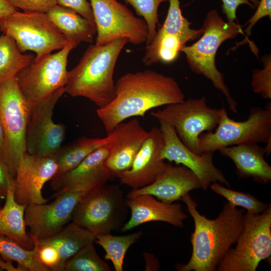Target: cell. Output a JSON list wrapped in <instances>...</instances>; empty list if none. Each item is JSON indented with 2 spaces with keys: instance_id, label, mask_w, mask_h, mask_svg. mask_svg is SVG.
Masks as SVG:
<instances>
[{
  "instance_id": "6da1fadb",
  "label": "cell",
  "mask_w": 271,
  "mask_h": 271,
  "mask_svg": "<svg viewBox=\"0 0 271 271\" xmlns=\"http://www.w3.org/2000/svg\"><path fill=\"white\" fill-rule=\"evenodd\" d=\"M184 100L185 95L174 78L146 69L120 77L115 83L113 99L98 108L96 113L109 133L127 118L144 117L151 109Z\"/></svg>"
},
{
  "instance_id": "7a4b0ae2",
  "label": "cell",
  "mask_w": 271,
  "mask_h": 271,
  "mask_svg": "<svg viewBox=\"0 0 271 271\" xmlns=\"http://www.w3.org/2000/svg\"><path fill=\"white\" fill-rule=\"evenodd\" d=\"M193 219L194 230L190 241L191 257L186 263H177L178 271H215L241 233L244 222L243 209L225 202L217 218L210 219L197 209V204L189 193L180 199Z\"/></svg>"
},
{
  "instance_id": "3957f363",
  "label": "cell",
  "mask_w": 271,
  "mask_h": 271,
  "mask_svg": "<svg viewBox=\"0 0 271 271\" xmlns=\"http://www.w3.org/2000/svg\"><path fill=\"white\" fill-rule=\"evenodd\" d=\"M126 38L102 45H90L77 65L69 71L65 91L73 97H83L98 108L107 105L115 95L114 68Z\"/></svg>"
},
{
  "instance_id": "277c9868",
  "label": "cell",
  "mask_w": 271,
  "mask_h": 271,
  "mask_svg": "<svg viewBox=\"0 0 271 271\" xmlns=\"http://www.w3.org/2000/svg\"><path fill=\"white\" fill-rule=\"evenodd\" d=\"M203 33L197 42L185 46L181 52L186 55L192 71L210 80L214 87L225 97L230 110L237 112V103L226 85L223 73L217 68L215 58L220 45L226 40L243 34L242 26L236 22H225L217 11L212 10L207 14L202 28Z\"/></svg>"
},
{
  "instance_id": "5b68a950",
  "label": "cell",
  "mask_w": 271,
  "mask_h": 271,
  "mask_svg": "<svg viewBox=\"0 0 271 271\" xmlns=\"http://www.w3.org/2000/svg\"><path fill=\"white\" fill-rule=\"evenodd\" d=\"M214 131L202 133L198 139L200 151L212 152L229 146L246 144H266L271 141V104L264 108H250L247 118L235 121L230 118L224 107L221 108L220 118Z\"/></svg>"
},
{
  "instance_id": "8992f818",
  "label": "cell",
  "mask_w": 271,
  "mask_h": 271,
  "mask_svg": "<svg viewBox=\"0 0 271 271\" xmlns=\"http://www.w3.org/2000/svg\"><path fill=\"white\" fill-rule=\"evenodd\" d=\"M216 271H255L271 255V205L263 212L244 213L243 230Z\"/></svg>"
},
{
  "instance_id": "52a82bcc",
  "label": "cell",
  "mask_w": 271,
  "mask_h": 271,
  "mask_svg": "<svg viewBox=\"0 0 271 271\" xmlns=\"http://www.w3.org/2000/svg\"><path fill=\"white\" fill-rule=\"evenodd\" d=\"M30 110L16 76L0 85V123L4 137L0 154L14 178L20 160L27 152L25 136Z\"/></svg>"
},
{
  "instance_id": "ba28073f",
  "label": "cell",
  "mask_w": 271,
  "mask_h": 271,
  "mask_svg": "<svg viewBox=\"0 0 271 271\" xmlns=\"http://www.w3.org/2000/svg\"><path fill=\"white\" fill-rule=\"evenodd\" d=\"M0 31L14 39L21 52H35L36 59L59 50L70 42L45 13L17 10L0 19Z\"/></svg>"
},
{
  "instance_id": "9c48e42d",
  "label": "cell",
  "mask_w": 271,
  "mask_h": 271,
  "mask_svg": "<svg viewBox=\"0 0 271 271\" xmlns=\"http://www.w3.org/2000/svg\"><path fill=\"white\" fill-rule=\"evenodd\" d=\"M77 46L70 42L55 53L35 57L17 74L19 88L30 106L65 88L69 75L68 57Z\"/></svg>"
},
{
  "instance_id": "30bf717a",
  "label": "cell",
  "mask_w": 271,
  "mask_h": 271,
  "mask_svg": "<svg viewBox=\"0 0 271 271\" xmlns=\"http://www.w3.org/2000/svg\"><path fill=\"white\" fill-rule=\"evenodd\" d=\"M127 208L119 187L105 185L82 196L73 210L71 220L96 234L110 233L121 228Z\"/></svg>"
},
{
  "instance_id": "8fae6325",
  "label": "cell",
  "mask_w": 271,
  "mask_h": 271,
  "mask_svg": "<svg viewBox=\"0 0 271 271\" xmlns=\"http://www.w3.org/2000/svg\"><path fill=\"white\" fill-rule=\"evenodd\" d=\"M221 108L208 106L205 97L189 98L180 102L166 105L163 109L151 111V115L158 120L172 125L181 141L198 155L202 153L198 146L200 135L212 131L220 118Z\"/></svg>"
},
{
  "instance_id": "7c38bea8",
  "label": "cell",
  "mask_w": 271,
  "mask_h": 271,
  "mask_svg": "<svg viewBox=\"0 0 271 271\" xmlns=\"http://www.w3.org/2000/svg\"><path fill=\"white\" fill-rule=\"evenodd\" d=\"M96 29L95 44L125 38L132 44L146 43L148 31L143 19L137 17L117 0H90Z\"/></svg>"
},
{
  "instance_id": "4fadbf2b",
  "label": "cell",
  "mask_w": 271,
  "mask_h": 271,
  "mask_svg": "<svg viewBox=\"0 0 271 271\" xmlns=\"http://www.w3.org/2000/svg\"><path fill=\"white\" fill-rule=\"evenodd\" d=\"M169 2V7L163 25L146 47L142 60L147 66L174 62L186 43L199 39L203 33L202 28L196 30L190 28L191 23L183 16L179 0Z\"/></svg>"
},
{
  "instance_id": "5bb4252c",
  "label": "cell",
  "mask_w": 271,
  "mask_h": 271,
  "mask_svg": "<svg viewBox=\"0 0 271 271\" xmlns=\"http://www.w3.org/2000/svg\"><path fill=\"white\" fill-rule=\"evenodd\" d=\"M65 93L61 89L47 98L30 106L25 136L27 153L40 157H51L61 147L65 126L52 119L54 107Z\"/></svg>"
},
{
  "instance_id": "9a60e30c",
  "label": "cell",
  "mask_w": 271,
  "mask_h": 271,
  "mask_svg": "<svg viewBox=\"0 0 271 271\" xmlns=\"http://www.w3.org/2000/svg\"><path fill=\"white\" fill-rule=\"evenodd\" d=\"M158 121L164 140V147L161 154L164 160L174 162L191 170L198 179L204 191L215 182L230 187L229 182L222 171L213 163L214 153H203L201 155L195 153L181 141L172 125L163 120Z\"/></svg>"
},
{
  "instance_id": "2e32d148",
  "label": "cell",
  "mask_w": 271,
  "mask_h": 271,
  "mask_svg": "<svg viewBox=\"0 0 271 271\" xmlns=\"http://www.w3.org/2000/svg\"><path fill=\"white\" fill-rule=\"evenodd\" d=\"M85 193L80 191L64 192L50 203L27 206L24 217L26 226L30 228L29 234L45 238L59 232L71 220L75 206Z\"/></svg>"
},
{
  "instance_id": "e0dca14e",
  "label": "cell",
  "mask_w": 271,
  "mask_h": 271,
  "mask_svg": "<svg viewBox=\"0 0 271 271\" xmlns=\"http://www.w3.org/2000/svg\"><path fill=\"white\" fill-rule=\"evenodd\" d=\"M54 156L40 157L25 153L19 162L14 183L16 201L22 205L42 204L48 200L44 198L42 189L57 170Z\"/></svg>"
},
{
  "instance_id": "ac0fdd59",
  "label": "cell",
  "mask_w": 271,
  "mask_h": 271,
  "mask_svg": "<svg viewBox=\"0 0 271 271\" xmlns=\"http://www.w3.org/2000/svg\"><path fill=\"white\" fill-rule=\"evenodd\" d=\"M109 142L90 154L75 168L53 178L50 184L54 193L51 198L67 191L87 193L106 185L112 175L104 164L110 151Z\"/></svg>"
},
{
  "instance_id": "d6986e66",
  "label": "cell",
  "mask_w": 271,
  "mask_h": 271,
  "mask_svg": "<svg viewBox=\"0 0 271 271\" xmlns=\"http://www.w3.org/2000/svg\"><path fill=\"white\" fill-rule=\"evenodd\" d=\"M164 140L160 128L152 127L138 153L130 168L115 173L121 184L139 189L153 183L165 170L161 157Z\"/></svg>"
},
{
  "instance_id": "ffe728a7",
  "label": "cell",
  "mask_w": 271,
  "mask_h": 271,
  "mask_svg": "<svg viewBox=\"0 0 271 271\" xmlns=\"http://www.w3.org/2000/svg\"><path fill=\"white\" fill-rule=\"evenodd\" d=\"M110 133V151L104 164L114 175L130 168L148 131L138 119H133L119 123Z\"/></svg>"
},
{
  "instance_id": "44dd1931",
  "label": "cell",
  "mask_w": 271,
  "mask_h": 271,
  "mask_svg": "<svg viewBox=\"0 0 271 271\" xmlns=\"http://www.w3.org/2000/svg\"><path fill=\"white\" fill-rule=\"evenodd\" d=\"M201 189L200 182L194 173L187 167L167 164L165 171L151 184L144 187L132 189L127 198L149 194L166 203L180 200L190 191Z\"/></svg>"
},
{
  "instance_id": "7402d4cb",
  "label": "cell",
  "mask_w": 271,
  "mask_h": 271,
  "mask_svg": "<svg viewBox=\"0 0 271 271\" xmlns=\"http://www.w3.org/2000/svg\"><path fill=\"white\" fill-rule=\"evenodd\" d=\"M126 205L130 210L129 219L122 226L121 231L130 230L142 224L152 221H161L179 228L184 226L183 221L188 216L179 203H166L157 200L154 196L143 194L127 198Z\"/></svg>"
},
{
  "instance_id": "603a6c76",
  "label": "cell",
  "mask_w": 271,
  "mask_h": 271,
  "mask_svg": "<svg viewBox=\"0 0 271 271\" xmlns=\"http://www.w3.org/2000/svg\"><path fill=\"white\" fill-rule=\"evenodd\" d=\"M218 151L233 162L239 178H251L254 182L262 185L270 182L271 166L265 159L264 148L258 144L229 146Z\"/></svg>"
},
{
  "instance_id": "cb8c5ba5",
  "label": "cell",
  "mask_w": 271,
  "mask_h": 271,
  "mask_svg": "<svg viewBox=\"0 0 271 271\" xmlns=\"http://www.w3.org/2000/svg\"><path fill=\"white\" fill-rule=\"evenodd\" d=\"M46 15L69 42L77 45L81 42H93L96 35L95 25L73 10L57 4Z\"/></svg>"
},
{
  "instance_id": "d4e9b609",
  "label": "cell",
  "mask_w": 271,
  "mask_h": 271,
  "mask_svg": "<svg viewBox=\"0 0 271 271\" xmlns=\"http://www.w3.org/2000/svg\"><path fill=\"white\" fill-rule=\"evenodd\" d=\"M14 183L10 186L6 202L0 211V235L10 238L27 249H32L34 243L26 231L25 211L26 206L18 203L14 195Z\"/></svg>"
},
{
  "instance_id": "484cf974",
  "label": "cell",
  "mask_w": 271,
  "mask_h": 271,
  "mask_svg": "<svg viewBox=\"0 0 271 271\" xmlns=\"http://www.w3.org/2000/svg\"><path fill=\"white\" fill-rule=\"evenodd\" d=\"M96 234L72 221L56 234L39 238L44 243L52 245L58 250L63 271L66 262L86 244L94 242Z\"/></svg>"
},
{
  "instance_id": "4316f807",
  "label": "cell",
  "mask_w": 271,
  "mask_h": 271,
  "mask_svg": "<svg viewBox=\"0 0 271 271\" xmlns=\"http://www.w3.org/2000/svg\"><path fill=\"white\" fill-rule=\"evenodd\" d=\"M111 137L110 132L103 138L82 137L67 146L61 147L54 155L58 166L54 177L76 167L90 154L108 143Z\"/></svg>"
},
{
  "instance_id": "83f0119b",
  "label": "cell",
  "mask_w": 271,
  "mask_h": 271,
  "mask_svg": "<svg viewBox=\"0 0 271 271\" xmlns=\"http://www.w3.org/2000/svg\"><path fill=\"white\" fill-rule=\"evenodd\" d=\"M35 57L21 52L14 39L3 33L0 36V85L16 76Z\"/></svg>"
},
{
  "instance_id": "f1b7e54d",
  "label": "cell",
  "mask_w": 271,
  "mask_h": 271,
  "mask_svg": "<svg viewBox=\"0 0 271 271\" xmlns=\"http://www.w3.org/2000/svg\"><path fill=\"white\" fill-rule=\"evenodd\" d=\"M143 231L126 235L115 236L110 233L96 234L95 242L105 251L104 258L110 260L115 271H122L125 255L128 248L142 236Z\"/></svg>"
},
{
  "instance_id": "f546056e",
  "label": "cell",
  "mask_w": 271,
  "mask_h": 271,
  "mask_svg": "<svg viewBox=\"0 0 271 271\" xmlns=\"http://www.w3.org/2000/svg\"><path fill=\"white\" fill-rule=\"evenodd\" d=\"M0 255L4 260L14 261L29 271H50L39 260L36 250L27 249L8 237L0 235Z\"/></svg>"
},
{
  "instance_id": "4dcf8cb0",
  "label": "cell",
  "mask_w": 271,
  "mask_h": 271,
  "mask_svg": "<svg viewBox=\"0 0 271 271\" xmlns=\"http://www.w3.org/2000/svg\"><path fill=\"white\" fill-rule=\"evenodd\" d=\"M94 242L89 243L65 263L63 271H110L108 264L98 255Z\"/></svg>"
},
{
  "instance_id": "1f68e13d",
  "label": "cell",
  "mask_w": 271,
  "mask_h": 271,
  "mask_svg": "<svg viewBox=\"0 0 271 271\" xmlns=\"http://www.w3.org/2000/svg\"><path fill=\"white\" fill-rule=\"evenodd\" d=\"M210 187L213 192L225 198L233 206L242 207L251 213H260L265 210L269 205L249 193L230 189L218 182L212 183Z\"/></svg>"
},
{
  "instance_id": "d6a6232c",
  "label": "cell",
  "mask_w": 271,
  "mask_h": 271,
  "mask_svg": "<svg viewBox=\"0 0 271 271\" xmlns=\"http://www.w3.org/2000/svg\"><path fill=\"white\" fill-rule=\"evenodd\" d=\"M130 5L138 15L143 18L147 26L148 34L146 46H148L155 38L159 25L158 8L163 2L169 0H124Z\"/></svg>"
},
{
  "instance_id": "836d02e7",
  "label": "cell",
  "mask_w": 271,
  "mask_h": 271,
  "mask_svg": "<svg viewBox=\"0 0 271 271\" xmlns=\"http://www.w3.org/2000/svg\"><path fill=\"white\" fill-rule=\"evenodd\" d=\"M264 67L252 71L251 85L253 91L263 99H271V58L264 55L262 59Z\"/></svg>"
},
{
  "instance_id": "e575fe53",
  "label": "cell",
  "mask_w": 271,
  "mask_h": 271,
  "mask_svg": "<svg viewBox=\"0 0 271 271\" xmlns=\"http://www.w3.org/2000/svg\"><path fill=\"white\" fill-rule=\"evenodd\" d=\"M40 261L50 271H63L60 257L57 249L52 245L40 241L38 238L30 234Z\"/></svg>"
},
{
  "instance_id": "d590c367",
  "label": "cell",
  "mask_w": 271,
  "mask_h": 271,
  "mask_svg": "<svg viewBox=\"0 0 271 271\" xmlns=\"http://www.w3.org/2000/svg\"><path fill=\"white\" fill-rule=\"evenodd\" d=\"M16 9L23 12L46 14L57 4V0H7Z\"/></svg>"
},
{
  "instance_id": "8d00e7d4",
  "label": "cell",
  "mask_w": 271,
  "mask_h": 271,
  "mask_svg": "<svg viewBox=\"0 0 271 271\" xmlns=\"http://www.w3.org/2000/svg\"><path fill=\"white\" fill-rule=\"evenodd\" d=\"M57 2L58 5L73 10L95 24L91 7L87 0H57Z\"/></svg>"
},
{
  "instance_id": "74e56055",
  "label": "cell",
  "mask_w": 271,
  "mask_h": 271,
  "mask_svg": "<svg viewBox=\"0 0 271 271\" xmlns=\"http://www.w3.org/2000/svg\"><path fill=\"white\" fill-rule=\"evenodd\" d=\"M223 13L225 15L228 22L237 21L236 11L238 7L242 4H246L252 9L257 7L259 0H221Z\"/></svg>"
},
{
  "instance_id": "f35d334b",
  "label": "cell",
  "mask_w": 271,
  "mask_h": 271,
  "mask_svg": "<svg viewBox=\"0 0 271 271\" xmlns=\"http://www.w3.org/2000/svg\"><path fill=\"white\" fill-rule=\"evenodd\" d=\"M268 17L271 19V0H260L254 15L247 21L245 25H247L244 30L247 36H249L252 28L260 19Z\"/></svg>"
},
{
  "instance_id": "ab89813d",
  "label": "cell",
  "mask_w": 271,
  "mask_h": 271,
  "mask_svg": "<svg viewBox=\"0 0 271 271\" xmlns=\"http://www.w3.org/2000/svg\"><path fill=\"white\" fill-rule=\"evenodd\" d=\"M14 180L15 178L0 154V197H6L10 186L14 182Z\"/></svg>"
},
{
  "instance_id": "60d3db41",
  "label": "cell",
  "mask_w": 271,
  "mask_h": 271,
  "mask_svg": "<svg viewBox=\"0 0 271 271\" xmlns=\"http://www.w3.org/2000/svg\"><path fill=\"white\" fill-rule=\"evenodd\" d=\"M144 258L146 262V270H158L160 268V262L156 256L150 253H145Z\"/></svg>"
},
{
  "instance_id": "b9f144b4",
  "label": "cell",
  "mask_w": 271,
  "mask_h": 271,
  "mask_svg": "<svg viewBox=\"0 0 271 271\" xmlns=\"http://www.w3.org/2000/svg\"><path fill=\"white\" fill-rule=\"evenodd\" d=\"M6 270L7 271H29L24 266L18 264L17 266H15L13 264V261L4 260L0 255V270Z\"/></svg>"
},
{
  "instance_id": "7bdbcfd3",
  "label": "cell",
  "mask_w": 271,
  "mask_h": 271,
  "mask_svg": "<svg viewBox=\"0 0 271 271\" xmlns=\"http://www.w3.org/2000/svg\"><path fill=\"white\" fill-rule=\"evenodd\" d=\"M17 10L7 0H0V19L12 14Z\"/></svg>"
},
{
  "instance_id": "ee69618b",
  "label": "cell",
  "mask_w": 271,
  "mask_h": 271,
  "mask_svg": "<svg viewBox=\"0 0 271 271\" xmlns=\"http://www.w3.org/2000/svg\"><path fill=\"white\" fill-rule=\"evenodd\" d=\"M4 144V133L0 123V154L3 149Z\"/></svg>"
},
{
  "instance_id": "f6af8a7d",
  "label": "cell",
  "mask_w": 271,
  "mask_h": 271,
  "mask_svg": "<svg viewBox=\"0 0 271 271\" xmlns=\"http://www.w3.org/2000/svg\"><path fill=\"white\" fill-rule=\"evenodd\" d=\"M2 198L1 197H0V211L2 208V206H1V203H2Z\"/></svg>"
}]
</instances>
